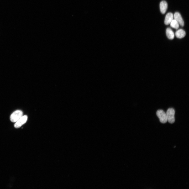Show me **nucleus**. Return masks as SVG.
I'll list each match as a JSON object with an SVG mask.
<instances>
[{
  "mask_svg": "<svg viewBox=\"0 0 189 189\" xmlns=\"http://www.w3.org/2000/svg\"><path fill=\"white\" fill-rule=\"evenodd\" d=\"M175 110L172 108H170L167 110L166 113L167 120L171 124L174 123L175 122Z\"/></svg>",
  "mask_w": 189,
  "mask_h": 189,
  "instance_id": "nucleus-1",
  "label": "nucleus"
},
{
  "mask_svg": "<svg viewBox=\"0 0 189 189\" xmlns=\"http://www.w3.org/2000/svg\"><path fill=\"white\" fill-rule=\"evenodd\" d=\"M23 112L21 110H17L13 112L11 115L10 119L11 122H16L23 116Z\"/></svg>",
  "mask_w": 189,
  "mask_h": 189,
  "instance_id": "nucleus-2",
  "label": "nucleus"
},
{
  "mask_svg": "<svg viewBox=\"0 0 189 189\" xmlns=\"http://www.w3.org/2000/svg\"><path fill=\"white\" fill-rule=\"evenodd\" d=\"M157 116L159 119L160 122L162 123H165L167 121L166 114L162 110L159 109L156 112Z\"/></svg>",
  "mask_w": 189,
  "mask_h": 189,
  "instance_id": "nucleus-3",
  "label": "nucleus"
},
{
  "mask_svg": "<svg viewBox=\"0 0 189 189\" xmlns=\"http://www.w3.org/2000/svg\"><path fill=\"white\" fill-rule=\"evenodd\" d=\"M28 119V117L26 115L22 116L14 125V127L16 128H18L25 123L27 122Z\"/></svg>",
  "mask_w": 189,
  "mask_h": 189,
  "instance_id": "nucleus-4",
  "label": "nucleus"
},
{
  "mask_svg": "<svg viewBox=\"0 0 189 189\" xmlns=\"http://www.w3.org/2000/svg\"><path fill=\"white\" fill-rule=\"evenodd\" d=\"M174 19L182 27H183L184 25V21L180 14L178 12H176L174 15Z\"/></svg>",
  "mask_w": 189,
  "mask_h": 189,
  "instance_id": "nucleus-5",
  "label": "nucleus"
},
{
  "mask_svg": "<svg viewBox=\"0 0 189 189\" xmlns=\"http://www.w3.org/2000/svg\"><path fill=\"white\" fill-rule=\"evenodd\" d=\"M167 4L165 1H161L160 4V8L161 13L164 14L165 13L167 8Z\"/></svg>",
  "mask_w": 189,
  "mask_h": 189,
  "instance_id": "nucleus-6",
  "label": "nucleus"
},
{
  "mask_svg": "<svg viewBox=\"0 0 189 189\" xmlns=\"http://www.w3.org/2000/svg\"><path fill=\"white\" fill-rule=\"evenodd\" d=\"M174 15L173 14L170 12L167 13L166 15L164 23L166 25H168L170 24L171 21L173 19Z\"/></svg>",
  "mask_w": 189,
  "mask_h": 189,
  "instance_id": "nucleus-7",
  "label": "nucleus"
},
{
  "mask_svg": "<svg viewBox=\"0 0 189 189\" xmlns=\"http://www.w3.org/2000/svg\"><path fill=\"white\" fill-rule=\"evenodd\" d=\"M175 35L177 38L181 39L185 36L186 32L183 30L182 29H180L176 31Z\"/></svg>",
  "mask_w": 189,
  "mask_h": 189,
  "instance_id": "nucleus-8",
  "label": "nucleus"
},
{
  "mask_svg": "<svg viewBox=\"0 0 189 189\" xmlns=\"http://www.w3.org/2000/svg\"><path fill=\"white\" fill-rule=\"evenodd\" d=\"M166 33V36L169 39L172 40L174 39L175 36L174 33L170 28H167Z\"/></svg>",
  "mask_w": 189,
  "mask_h": 189,
  "instance_id": "nucleus-9",
  "label": "nucleus"
},
{
  "mask_svg": "<svg viewBox=\"0 0 189 189\" xmlns=\"http://www.w3.org/2000/svg\"><path fill=\"white\" fill-rule=\"evenodd\" d=\"M170 24V26L172 28L177 29L179 28V24L175 19H173Z\"/></svg>",
  "mask_w": 189,
  "mask_h": 189,
  "instance_id": "nucleus-10",
  "label": "nucleus"
}]
</instances>
